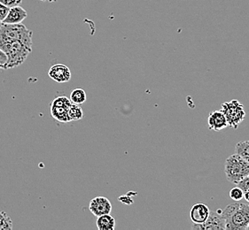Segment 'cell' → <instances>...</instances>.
<instances>
[{"mask_svg":"<svg viewBox=\"0 0 249 230\" xmlns=\"http://www.w3.org/2000/svg\"><path fill=\"white\" fill-rule=\"evenodd\" d=\"M1 25H2V21L0 20V28H1Z\"/></svg>","mask_w":249,"mask_h":230,"instance_id":"cell-24","label":"cell"},{"mask_svg":"<svg viewBox=\"0 0 249 230\" xmlns=\"http://www.w3.org/2000/svg\"><path fill=\"white\" fill-rule=\"evenodd\" d=\"M48 75L56 82H68L71 79V72L66 65L56 64L50 67Z\"/></svg>","mask_w":249,"mask_h":230,"instance_id":"cell-9","label":"cell"},{"mask_svg":"<svg viewBox=\"0 0 249 230\" xmlns=\"http://www.w3.org/2000/svg\"><path fill=\"white\" fill-rule=\"evenodd\" d=\"M226 221V230H248L249 225V205L239 203L228 205L221 210Z\"/></svg>","mask_w":249,"mask_h":230,"instance_id":"cell-1","label":"cell"},{"mask_svg":"<svg viewBox=\"0 0 249 230\" xmlns=\"http://www.w3.org/2000/svg\"><path fill=\"white\" fill-rule=\"evenodd\" d=\"M8 56L0 48V70L8 69Z\"/></svg>","mask_w":249,"mask_h":230,"instance_id":"cell-19","label":"cell"},{"mask_svg":"<svg viewBox=\"0 0 249 230\" xmlns=\"http://www.w3.org/2000/svg\"><path fill=\"white\" fill-rule=\"evenodd\" d=\"M89 210L93 215L100 217L105 214H110L112 212V205L109 199L105 197H97L90 200Z\"/></svg>","mask_w":249,"mask_h":230,"instance_id":"cell-8","label":"cell"},{"mask_svg":"<svg viewBox=\"0 0 249 230\" xmlns=\"http://www.w3.org/2000/svg\"><path fill=\"white\" fill-rule=\"evenodd\" d=\"M97 228L99 230H114L115 229V220L113 216L105 214L98 217Z\"/></svg>","mask_w":249,"mask_h":230,"instance_id":"cell-13","label":"cell"},{"mask_svg":"<svg viewBox=\"0 0 249 230\" xmlns=\"http://www.w3.org/2000/svg\"><path fill=\"white\" fill-rule=\"evenodd\" d=\"M224 172L230 182L238 184L249 175V164L239 154L235 153L225 160Z\"/></svg>","mask_w":249,"mask_h":230,"instance_id":"cell-3","label":"cell"},{"mask_svg":"<svg viewBox=\"0 0 249 230\" xmlns=\"http://www.w3.org/2000/svg\"><path fill=\"white\" fill-rule=\"evenodd\" d=\"M13 229V221L5 212H0V230H10Z\"/></svg>","mask_w":249,"mask_h":230,"instance_id":"cell-17","label":"cell"},{"mask_svg":"<svg viewBox=\"0 0 249 230\" xmlns=\"http://www.w3.org/2000/svg\"><path fill=\"white\" fill-rule=\"evenodd\" d=\"M0 2L11 8V7H14V6L20 5L21 2H22V0H0Z\"/></svg>","mask_w":249,"mask_h":230,"instance_id":"cell-21","label":"cell"},{"mask_svg":"<svg viewBox=\"0 0 249 230\" xmlns=\"http://www.w3.org/2000/svg\"><path fill=\"white\" fill-rule=\"evenodd\" d=\"M221 107V110L226 117L228 126L231 128L238 129L239 124L246 119L244 106L237 99L224 102Z\"/></svg>","mask_w":249,"mask_h":230,"instance_id":"cell-5","label":"cell"},{"mask_svg":"<svg viewBox=\"0 0 249 230\" xmlns=\"http://www.w3.org/2000/svg\"><path fill=\"white\" fill-rule=\"evenodd\" d=\"M235 152L249 164V140L239 142L235 145Z\"/></svg>","mask_w":249,"mask_h":230,"instance_id":"cell-14","label":"cell"},{"mask_svg":"<svg viewBox=\"0 0 249 230\" xmlns=\"http://www.w3.org/2000/svg\"><path fill=\"white\" fill-rule=\"evenodd\" d=\"M33 32L28 30L22 23L7 24L3 23L0 28V45L13 41L32 39Z\"/></svg>","mask_w":249,"mask_h":230,"instance_id":"cell-4","label":"cell"},{"mask_svg":"<svg viewBox=\"0 0 249 230\" xmlns=\"http://www.w3.org/2000/svg\"><path fill=\"white\" fill-rule=\"evenodd\" d=\"M244 198L247 202L249 203V190H246L244 192Z\"/></svg>","mask_w":249,"mask_h":230,"instance_id":"cell-23","label":"cell"},{"mask_svg":"<svg viewBox=\"0 0 249 230\" xmlns=\"http://www.w3.org/2000/svg\"><path fill=\"white\" fill-rule=\"evenodd\" d=\"M28 17V14L24 8H22L20 5L11 7L8 12V15L5 20H3V23L7 24H19L22 23V21Z\"/></svg>","mask_w":249,"mask_h":230,"instance_id":"cell-12","label":"cell"},{"mask_svg":"<svg viewBox=\"0 0 249 230\" xmlns=\"http://www.w3.org/2000/svg\"><path fill=\"white\" fill-rule=\"evenodd\" d=\"M86 93H85L84 89L77 88L75 90H72V92L70 93V99L72 103L76 104V105H82L85 103L86 101Z\"/></svg>","mask_w":249,"mask_h":230,"instance_id":"cell-15","label":"cell"},{"mask_svg":"<svg viewBox=\"0 0 249 230\" xmlns=\"http://www.w3.org/2000/svg\"><path fill=\"white\" fill-rule=\"evenodd\" d=\"M208 124H209L210 130L217 131V132L229 127L226 117L222 110H215L212 112L209 115Z\"/></svg>","mask_w":249,"mask_h":230,"instance_id":"cell-10","label":"cell"},{"mask_svg":"<svg viewBox=\"0 0 249 230\" xmlns=\"http://www.w3.org/2000/svg\"><path fill=\"white\" fill-rule=\"evenodd\" d=\"M237 186H239V188L244 190V192L246 190H249V175H247L243 180L240 181Z\"/></svg>","mask_w":249,"mask_h":230,"instance_id":"cell-22","label":"cell"},{"mask_svg":"<svg viewBox=\"0 0 249 230\" xmlns=\"http://www.w3.org/2000/svg\"><path fill=\"white\" fill-rule=\"evenodd\" d=\"M192 230H226V221L221 214V210L210 212L208 220L201 224L192 226Z\"/></svg>","mask_w":249,"mask_h":230,"instance_id":"cell-7","label":"cell"},{"mask_svg":"<svg viewBox=\"0 0 249 230\" xmlns=\"http://www.w3.org/2000/svg\"><path fill=\"white\" fill-rule=\"evenodd\" d=\"M72 102L65 96L56 98L50 105L51 115L54 120H58L59 122H70L69 111Z\"/></svg>","mask_w":249,"mask_h":230,"instance_id":"cell-6","label":"cell"},{"mask_svg":"<svg viewBox=\"0 0 249 230\" xmlns=\"http://www.w3.org/2000/svg\"><path fill=\"white\" fill-rule=\"evenodd\" d=\"M10 10V7L4 5L3 3L0 2V20L3 22V20H5L6 16L8 15V12Z\"/></svg>","mask_w":249,"mask_h":230,"instance_id":"cell-20","label":"cell"},{"mask_svg":"<svg viewBox=\"0 0 249 230\" xmlns=\"http://www.w3.org/2000/svg\"><path fill=\"white\" fill-rule=\"evenodd\" d=\"M229 196L232 200L238 202L244 197V190L239 188V186H236L230 190Z\"/></svg>","mask_w":249,"mask_h":230,"instance_id":"cell-18","label":"cell"},{"mask_svg":"<svg viewBox=\"0 0 249 230\" xmlns=\"http://www.w3.org/2000/svg\"><path fill=\"white\" fill-rule=\"evenodd\" d=\"M8 56V68L17 67L24 63L32 51V39L16 40L0 45Z\"/></svg>","mask_w":249,"mask_h":230,"instance_id":"cell-2","label":"cell"},{"mask_svg":"<svg viewBox=\"0 0 249 230\" xmlns=\"http://www.w3.org/2000/svg\"><path fill=\"white\" fill-rule=\"evenodd\" d=\"M210 214V208L201 203L195 204L190 211V218L195 224H201L208 220Z\"/></svg>","mask_w":249,"mask_h":230,"instance_id":"cell-11","label":"cell"},{"mask_svg":"<svg viewBox=\"0 0 249 230\" xmlns=\"http://www.w3.org/2000/svg\"><path fill=\"white\" fill-rule=\"evenodd\" d=\"M69 116H70V121L79 120L83 118L84 113H83V110L80 107L79 105L72 103V105L70 106V111H69Z\"/></svg>","mask_w":249,"mask_h":230,"instance_id":"cell-16","label":"cell"},{"mask_svg":"<svg viewBox=\"0 0 249 230\" xmlns=\"http://www.w3.org/2000/svg\"><path fill=\"white\" fill-rule=\"evenodd\" d=\"M248 230H249V227H248Z\"/></svg>","mask_w":249,"mask_h":230,"instance_id":"cell-25","label":"cell"}]
</instances>
